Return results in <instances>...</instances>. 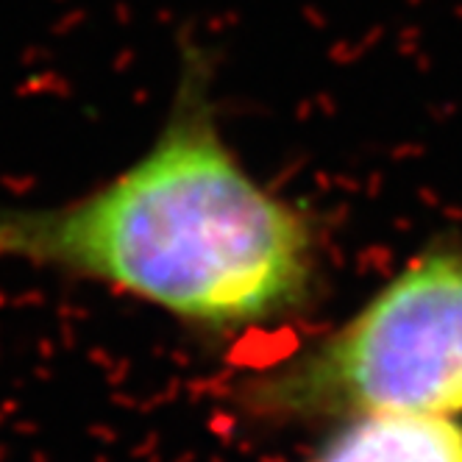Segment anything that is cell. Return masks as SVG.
I'll return each mask as SVG.
<instances>
[{
    "instance_id": "cell-2",
    "label": "cell",
    "mask_w": 462,
    "mask_h": 462,
    "mask_svg": "<svg viewBox=\"0 0 462 462\" xmlns=\"http://www.w3.org/2000/svg\"><path fill=\"white\" fill-rule=\"evenodd\" d=\"M265 418L462 412V248L435 245L337 332L240 384Z\"/></svg>"
},
{
    "instance_id": "cell-3",
    "label": "cell",
    "mask_w": 462,
    "mask_h": 462,
    "mask_svg": "<svg viewBox=\"0 0 462 462\" xmlns=\"http://www.w3.org/2000/svg\"><path fill=\"white\" fill-rule=\"evenodd\" d=\"M312 462H462V426L418 412L356 415Z\"/></svg>"
},
{
    "instance_id": "cell-1",
    "label": "cell",
    "mask_w": 462,
    "mask_h": 462,
    "mask_svg": "<svg viewBox=\"0 0 462 462\" xmlns=\"http://www.w3.org/2000/svg\"><path fill=\"white\" fill-rule=\"evenodd\" d=\"M0 259L101 282L209 328L295 312L318 265L310 220L231 153L192 64L168 125L125 173L59 207L0 209Z\"/></svg>"
}]
</instances>
